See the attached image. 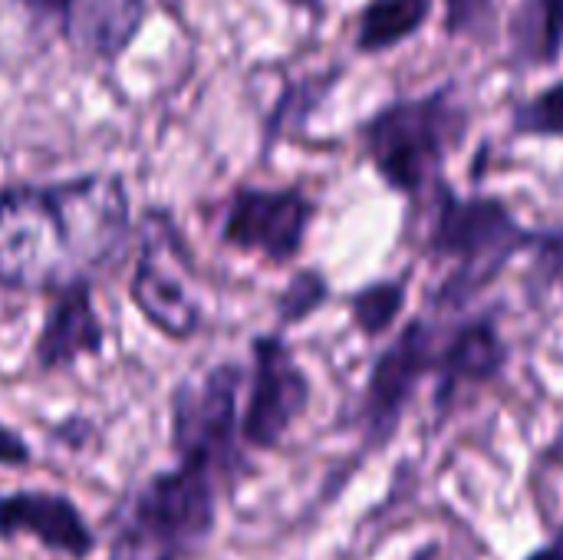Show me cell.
I'll return each mask as SVG.
<instances>
[{"mask_svg": "<svg viewBox=\"0 0 563 560\" xmlns=\"http://www.w3.org/2000/svg\"><path fill=\"white\" fill-rule=\"evenodd\" d=\"M135 244L125 178L86 172L59 182L0 185V290L53 297L96 281Z\"/></svg>", "mask_w": 563, "mask_h": 560, "instance_id": "1", "label": "cell"}, {"mask_svg": "<svg viewBox=\"0 0 563 560\" xmlns=\"http://www.w3.org/2000/svg\"><path fill=\"white\" fill-rule=\"evenodd\" d=\"M224 485L175 462L132 482L102 521L106 560H195L218 531Z\"/></svg>", "mask_w": 563, "mask_h": 560, "instance_id": "2", "label": "cell"}, {"mask_svg": "<svg viewBox=\"0 0 563 560\" xmlns=\"http://www.w3.org/2000/svg\"><path fill=\"white\" fill-rule=\"evenodd\" d=\"M465 129L468 109L455 96V83H445L432 92L379 106L360 125V142L393 191L419 195L432 182L439 185V168Z\"/></svg>", "mask_w": 563, "mask_h": 560, "instance_id": "3", "label": "cell"}, {"mask_svg": "<svg viewBox=\"0 0 563 560\" xmlns=\"http://www.w3.org/2000/svg\"><path fill=\"white\" fill-rule=\"evenodd\" d=\"M244 383V366L214 363L178 380L168 393V449L175 462L211 472L224 492L247 472V449L241 442Z\"/></svg>", "mask_w": 563, "mask_h": 560, "instance_id": "4", "label": "cell"}, {"mask_svg": "<svg viewBox=\"0 0 563 560\" xmlns=\"http://www.w3.org/2000/svg\"><path fill=\"white\" fill-rule=\"evenodd\" d=\"M135 261L129 271V304L158 337L188 343L205 327V307L195 294V257L175 218L148 208L135 221Z\"/></svg>", "mask_w": 563, "mask_h": 560, "instance_id": "5", "label": "cell"}, {"mask_svg": "<svg viewBox=\"0 0 563 560\" xmlns=\"http://www.w3.org/2000/svg\"><path fill=\"white\" fill-rule=\"evenodd\" d=\"M435 215L429 228V251L459 264L455 277L445 284V297H465L488 284L508 257L538 248L534 231H528L501 198H459L445 182L435 185Z\"/></svg>", "mask_w": 563, "mask_h": 560, "instance_id": "6", "label": "cell"}, {"mask_svg": "<svg viewBox=\"0 0 563 560\" xmlns=\"http://www.w3.org/2000/svg\"><path fill=\"white\" fill-rule=\"evenodd\" d=\"M310 406V380L277 333L251 340V373L241 406V442L251 452L277 449Z\"/></svg>", "mask_w": 563, "mask_h": 560, "instance_id": "7", "label": "cell"}, {"mask_svg": "<svg viewBox=\"0 0 563 560\" xmlns=\"http://www.w3.org/2000/svg\"><path fill=\"white\" fill-rule=\"evenodd\" d=\"M317 205L300 188L241 185L231 191L221 215V244L257 254L267 264H290L307 241Z\"/></svg>", "mask_w": 563, "mask_h": 560, "instance_id": "8", "label": "cell"}, {"mask_svg": "<svg viewBox=\"0 0 563 560\" xmlns=\"http://www.w3.org/2000/svg\"><path fill=\"white\" fill-rule=\"evenodd\" d=\"M0 541H30L63 560H92L99 551V535L79 502L53 488L0 492Z\"/></svg>", "mask_w": 563, "mask_h": 560, "instance_id": "9", "label": "cell"}, {"mask_svg": "<svg viewBox=\"0 0 563 560\" xmlns=\"http://www.w3.org/2000/svg\"><path fill=\"white\" fill-rule=\"evenodd\" d=\"M109 330L96 307V281H73L46 297L43 320L33 333L30 363L40 376H59L106 353Z\"/></svg>", "mask_w": 563, "mask_h": 560, "instance_id": "10", "label": "cell"}, {"mask_svg": "<svg viewBox=\"0 0 563 560\" xmlns=\"http://www.w3.org/2000/svg\"><path fill=\"white\" fill-rule=\"evenodd\" d=\"M439 366V353L432 350V333L422 320H412L396 340L393 347H386L369 373V386H366V413H369V426L373 432H389L402 413V406L409 403V396L416 393V386L422 383L426 373H432Z\"/></svg>", "mask_w": 563, "mask_h": 560, "instance_id": "11", "label": "cell"}, {"mask_svg": "<svg viewBox=\"0 0 563 560\" xmlns=\"http://www.w3.org/2000/svg\"><path fill=\"white\" fill-rule=\"evenodd\" d=\"M59 20L63 36L99 59L119 56L145 23V0H30Z\"/></svg>", "mask_w": 563, "mask_h": 560, "instance_id": "12", "label": "cell"}, {"mask_svg": "<svg viewBox=\"0 0 563 560\" xmlns=\"http://www.w3.org/2000/svg\"><path fill=\"white\" fill-rule=\"evenodd\" d=\"M505 360H508V347L498 337V327L492 320H478V323L462 327V333L449 343V350L439 353L435 403L445 409L462 386L485 383V380L498 376Z\"/></svg>", "mask_w": 563, "mask_h": 560, "instance_id": "13", "label": "cell"}, {"mask_svg": "<svg viewBox=\"0 0 563 560\" xmlns=\"http://www.w3.org/2000/svg\"><path fill=\"white\" fill-rule=\"evenodd\" d=\"M511 63L548 69L563 56V0H518L511 23Z\"/></svg>", "mask_w": 563, "mask_h": 560, "instance_id": "14", "label": "cell"}, {"mask_svg": "<svg viewBox=\"0 0 563 560\" xmlns=\"http://www.w3.org/2000/svg\"><path fill=\"white\" fill-rule=\"evenodd\" d=\"M432 3L435 0H369L356 17V50L386 53L406 43L429 23Z\"/></svg>", "mask_w": 563, "mask_h": 560, "instance_id": "15", "label": "cell"}, {"mask_svg": "<svg viewBox=\"0 0 563 560\" xmlns=\"http://www.w3.org/2000/svg\"><path fill=\"white\" fill-rule=\"evenodd\" d=\"M406 304V284L399 281H383V284H369L363 287L350 310H353V323L360 327V333L366 337H379L402 310Z\"/></svg>", "mask_w": 563, "mask_h": 560, "instance_id": "16", "label": "cell"}, {"mask_svg": "<svg viewBox=\"0 0 563 560\" xmlns=\"http://www.w3.org/2000/svg\"><path fill=\"white\" fill-rule=\"evenodd\" d=\"M511 129L518 135L563 139V79L544 86L531 99L518 102L511 112Z\"/></svg>", "mask_w": 563, "mask_h": 560, "instance_id": "17", "label": "cell"}, {"mask_svg": "<svg viewBox=\"0 0 563 560\" xmlns=\"http://www.w3.org/2000/svg\"><path fill=\"white\" fill-rule=\"evenodd\" d=\"M330 297V284L320 271H297L287 287L277 294V320L284 327L303 323L310 314H317Z\"/></svg>", "mask_w": 563, "mask_h": 560, "instance_id": "18", "label": "cell"}, {"mask_svg": "<svg viewBox=\"0 0 563 560\" xmlns=\"http://www.w3.org/2000/svg\"><path fill=\"white\" fill-rule=\"evenodd\" d=\"M495 0H445V33L475 36L492 23Z\"/></svg>", "mask_w": 563, "mask_h": 560, "instance_id": "19", "label": "cell"}, {"mask_svg": "<svg viewBox=\"0 0 563 560\" xmlns=\"http://www.w3.org/2000/svg\"><path fill=\"white\" fill-rule=\"evenodd\" d=\"M33 465V446L26 436H20L13 426L0 419V469L7 472H23Z\"/></svg>", "mask_w": 563, "mask_h": 560, "instance_id": "20", "label": "cell"}, {"mask_svg": "<svg viewBox=\"0 0 563 560\" xmlns=\"http://www.w3.org/2000/svg\"><path fill=\"white\" fill-rule=\"evenodd\" d=\"M528 560H563V528L558 531V538L548 545V548H541V551H534Z\"/></svg>", "mask_w": 563, "mask_h": 560, "instance_id": "21", "label": "cell"}, {"mask_svg": "<svg viewBox=\"0 0 563 560\" xmlns=\"http://www.w3.org/2000/svg\"><path fill=\"white\" fill-rule=\"evenodd\" d=\"M435 554H439V548H435V545H426L412 560H435Z\"/></svg>", "mask_w": 563, "mask_h": 560, "instance_id": "22", "label": "cell"}]
</instances>
